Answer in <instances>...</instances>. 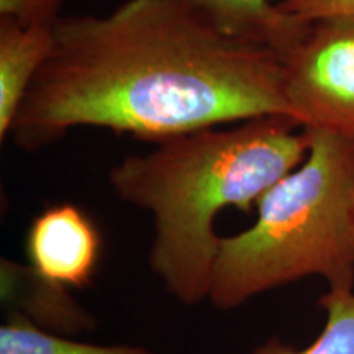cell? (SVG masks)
<instances>
[{
  "label": "cell",
  "instance_id": "9c48e42d",
  "mask_svg": "<svg viewBox=\"0 0 354 354\" xmlns=\"http://www.w3.org/2000/svg\"><path fill=\"white\" fill-rule=\"evenodd\" d=\"M0 354H156L131 344H92L53 333L17 312L0 326Z\"/></svg>",
  "mask_w": 354,
  "mask_h": 354
},
{
  "label": "cell",
  "instance_id": "277c9868",
  "mask_svg": "<svg viewBox=\"0 0 354 354\" xmlns=\"http://www.w3.org/2000/svg\"><path fill=\"white\" fill-rule=\"evenodd\" d=\"M281 63L292 120L354 138V15L310 21Z\"/></svg>",
  "mask_w": 354,
  "mask_h": 354
},
{
  "label": "cell",
  "instance_id": "30bf717a",
  "mask_svg": "<svg viewBox=\"0 0 354 354\" xmlns=\"http://www.w3.org/2000/svg\"><path fill=\"white\" fill-rule=\"evenodd\" d=\"M325 325L307 348L268 338L250 354H354V289H328L320 297Z\"/></svg>",
  "mask_w": 354,
  "mask_h": 354
},
{
  "label": "cell",
  "instance_id": "3957f363",
  "mask_svg": "<svg viewBox=\"0 0 354 354\" xmlns=\"http://www.w3.org/2000/svg\"><path fill=\"white\" fill-rule=\"evenodd\" d=\"M307 131V156L261 197L254 223L220 238L209 302L221 312L307 277L354 289V138Z\"/></svg>",
  "mask_w": 354,
  "mask_h": 354
},
{
  "label": "cell",
  "instance_id": "8992f818",
  "mask_svg": "<svg viewBox=\"0 0 354 354\" xmlns=\"http://www.w3.org/2000/svg\"><path fill=\"white\" fill-rule=\"evenodd\" d=\"M0 295L10 312L21 313L53 333L79 335L97 323L71 290L50 284L28 264L17 261H0Z\"/></svg>",
  "mask_w": 354,
  "mask_h": 354
},
{
  "label": "cell",
  "instance_id": "7c38bea8",
  "mask_svg": "<svg viewBox=\"0 0 354 354\" xmlns=\"http://www.w3.org/2000/svg\"><path fill=\"white\" fill-rule=\"evenodd\" d=\"M277 7L304 24L328 17L354 15V0H281Z\"/></svg>",
  "mask_w": 354,
  "mask_h": 354
},
{
  "label": "cell",
  "instance_id": "7a4b0ae2",
  "mask_svg": "<svg viewBox=\"0 0 354 354\" xmlns=\"http://www.w3.org/2000/svg\"><path fill=\"white\" fill-rule=\"evenodd\" d=\"M227 127V125H225ZM308 131L281 115L203 128L159 141L109 172L120 201L153 216L148 264L185 307L209 300L225 209L250 214L307 156Z\"/></svg>",
  "mask_w": 354,
  "mask_h": 354
},
{
  "label": "cell",
  "instance_id": "52a82bcc",
  "mask_svg": "<svg viewBox=\"0 0 354 354\" xmlns=\"http://www.w3.org/2000/svg\"><path fill=\"white\" fill-rule=\"evenodd\" d=\"M56 25V24H55ZM55 25L0 20V140L13 123L55 44Z\"/></svg>",
  "mask_w": 354,
  "mask_h": 354
},
{
  "label": "cell",
  "instance_id": "8fae6325",
  "mask_svg": "<svg viewBox=\"0 0 354 354\" xmlns=\"http://www.w3.org/2000/svg\"><path fill=\"white\" fill-rule=\"evenodd\" d=\"M63 0H0V20L21 25H55Z\"/></svg>",
  "mask_w": 354,
  "mask_h": 354
},
{
  "label": "cell",
  "instance_id": "6da1fadb",
  "mask_svg": "<svg viewBox=\"0 0 354 354\" xmlns=\"http://www.w3.org/2000/svg\"><path fill=\"white\" fill-rule=\"evenodd\" d=\"M271 115L290 118L276 51L223 32L187 0H125L56 21L12 136L28 151L79 127L159 143Z\"/></svg>",
  "mask_w": 354,
  "mask_h": 354
},
{
  "label": "cell",
  "instance_id": "5b68a950",
  "mask_svg": "<svg viewBox=\"0 0 354 354\" xmlns=\"http://www.w3.org/2000/svg\"><path fill=\"white\" fill-rule=\"evenodd\" d=\"M26 263L39 277L68 290L91 286L102 256L95 221L74 203L39 212L25 234Z\"/></svg>",
  "mask_w": 354,
  "mask_h": 354
},
{
  "label": "cell",
  "instance_id": "ba28073f",
  "mask_svg": "<svg viewBox=\"0 0 354 354\" xmlns=\"http://www.w3.org/2000/svg\"><path fill=\"white\" fill-rule=\"evenodd\" d=\"M233 37L271 48L279 56L308 24L287 15L271 0H187Z\"/></svg>",
  "mask_w": 354,
  "mask_h": 354
}]
</instances>
